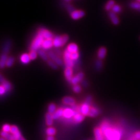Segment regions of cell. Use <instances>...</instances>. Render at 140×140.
Listing matches in <instances>:
<instances>
[{"label": "cell", "mask_w": 140, "mask_h": 140, "mask_svg": "<svg viewBox=\"0 0 140 140\" xmlns=\"http://www.w3.org/2000/svg\"><path fill=\"white\" fill-rule=\"evenodd\" d=\"M5 80V79L4 78L3 75H2V74H1V76H0V82H1V84L2 83H3V82H4Z\"/></svg>", "instance_id": "48"}, {"label": "cell", "mask_w": 140, "mask_h": 140, "mask_svg": "<svg viewBox=\"0 0 140 140\" xmlns=\"http://www.w3.org/2000/svg\"><path fill=\"white\" fill-rule=\"evenodd\" d=\"M1 137H4L7 140H15L13 135L9 134V132H5L4 131H1Z\"/></svg>", "instance_id": "28"}, {"label": "cell", "mask_w": 140, "mask_h": 140, "mask_svg": "<svg viewBox=\"0 0 140 140\" xmlns=\"http://www.w3.org/2000/svg\"><path fill=\"white\" fill-rule=\"evenodd\" d=\"M47 62V64H48V66L50 67L51 68H52V69L54 70H57L59 69V66L57 65L56 62H54L52 60H51L50 59Z\"/></svg>", "instance_id": "32"}, {"label": "cell", "mask_w": 140, "mask_h": 140, "mask_svg": "<svg viewBox=\"0 0 140 140\" xmlns=\"http://www.w3.org/2000/svg\"><path fill=\"white\" fill-rule=\"evenodd\" d=\"M11 126H10L8 124H4L2 127V131H4L5 132H9L11 131Z\"/></svg>", "instance_id": "39"}, {"label": "cell", "mask_w": 140, "mask_h": 140, "mask_svg": "<svg viewBox=\"0 0 140 140\" xmlns=\"http://www.w3.org/2000/svg\"><path fill=\"white\" fill-rule=\"evenodd\" d=\"M62 103L65 104L69 105V106H73L75 104V100L73 97L71 96H65L62 99Z\"/></svg>", "instance_id": "15"}, {"label": "cell", "mask_w": 140, "mask_h": 140, "mask_svg": "<svg viewBox=\"0 0 140 140\" xmlns=\"http://www.w3.org/2000/svg\"><path fill=\"white\" fill-rule=\"evenodd\" d=\"M85 13L82 10H75L72 14H70L71 18L73 20H78L84 17Z\"/></svg>", "instance_id": "7"}, {"label": "cell", "mask_w": 140, "mask_h": 140, "mask_svg": "<svg viewBox=\"0 0 140 140\" xmlns=\"http://www.w3.org/2000/svg\"><path fill=\"white\" fill-rule=\"evenodd\" d=\"M44 40V39L43 36H42L40 32L38 31L36 36L34 37V40L31 45V50H39L42 47V44L43 43Z\"/></svg>", "instance_id": "2"}, {"label": "cell", "mask_w": 140, "mask_h": 140, "mask_svg": "<svg viewBox=\"0 0 140 140\" xmlns=\"http://www.w3.org/2000/svg\"><path fill=\"white\" fill-rule=\"evenodd\" d=\"M69 52L74 53V52H78V46L77 44L74 43H71L68 45L66 49Z\"/></svg>", "instance_id": "23"}, {"label": "cell", "mask_w": 140, "mask_h": 140, "mask_svg": "<svg viewBox=\"0 0 140 140\" xmlns=\"http://www.w3.org/2000/svg\"><path fill=\"white\" fill-rule=\"evenodd\" d=\"M17 140H26V139H25V138H24V137H22V136H21V137H19V138Z\"/></svg>", "instance_id": "50"}, {"label": "cell", "mask_w": 140, "mask_h": 140, "mask_svg": "<svg viewBox=\"0 0 140 140\" xmlns=\"http://www.w3.org/2000/svg\"><path fill=\"white\" fill-rule=\"evenodd\" d=\"M91 106V105H90L88 103L84 102V103L82 104L81 107H80V112H81V113L83 114L84 116H88Z\"/></svg>", "instance_id": "10"}, {"label": "cell", "mask_w": 140, "mask_h": 140, "mask_svg": "<svg viewBox=\"0 0 140 140\" xmlns=\"http://www.w3.org/2000/svg\"><path fill=\"white\" fill-rule=\"evenodd\" d=\"M74 120L77 123H79V122H82L85 119V116L82 114L81 112L77 111L75 112V114L74 116Z\"/></svg>", "instance_id": "18"}, {"label": "cell", "mask_w": 140, "mask_h": 140, "mask_svg": "<svg viewBox=\"0 0 140 140\" xmlns=\"http://www.w3.org/2000/svg\"><path fill=\"white\" fill-rule=\"evenodd\" d=\"M115 4H115L114 0H109V1L106 2V4H105L104 9L106 10V11L110 12L112 11V8H113Z\"/></svg>", "instance_id": "26"}, {"label": "cell", "mask_w": 140, "mask_h": 140, "mask_svg": "<svg viewBox=\"0 0 140 140\" xmlns=\"http://www.w3.org/2000/svg\"><path fill=\"white\" fill-rule=\"evenodd\" d=\"M101 113V110L99 108L95 106H91L90 110L88 114V116L91 117H96Z\"/></svg>", "instance_id": "13"}, {"label": "cell", "mask_w": 140, "mask_h": 140, "mask_svg": "<svg viewBox=\"0 0 140 140\" xmlns=\"http://www.w3.org/2000/svg\"><path fill=\"white\" fill-rule=\"evenodd\" d=\"M14 136V138L15 140H17L20 137H21L22 136V134H21V132L20 131H18L17 132H16L15 134H12Z\"/></svg>", "instance_id": "43"}, {"label": "cell", "mask_w": 140, "mask_h": 140, "mask_svg": "<svg viewBox=\"0 0 140 140\" xmlns=\"http://www.w3.org/2000/svg\"><path fill=\"white\" fill-rule=\"evenodd\" d=\"M64 1H66V2H67V3H69V2H70L71 1V0H64Z\"/></svg>", "instance_id": "51"}, {"label": "cell", "mask_w": 140, "mask_h": 140, "mask_svg": "<svg viewBox=\"0 0 140 140\" xmlns=\"http://www.w3.org/2000/svg\"><path fill=\"white\" fill-rule=\"evenodd\" d=\"M37 53H38L39 57H40L44 61L47 62L50 60L48 52H46L44 50H39L37 51Z\"/></svg>", "instance_id": "21"}, {"label": "cell", "mask_w": 140, "mask_h": 140, "mask_svg": "<svg viewBox=\"0 0 140 140\" xmlns=\"http://www.w3.org/2000/svg\"><path fill=\"white\" fill-rule=\"evenodd\" d=\"M81 85L82 86L85 87H87L89 86V83L88 82H87L86 79H83L82 81L81 82Z\"/></svg>", "instance_id": "44"}, {"label": "cell", "mask_w": 140, "mask_h": 140, "mask_svg": "<svg viewBox=\"0 0 140 140\" xmlns=\"http://www.w3.org/2000/svg\"><path fill=\"white\" fill-rule=\"evenodd\" d=\"M1 85H2L3 86L5 87V88L7 92H9L12 89V85H11V84L10 83L9 81H7V80H5L3 83H2Z\"/></svg>", "instance_id": "31"}, {"label": "cell", "mask_w": 140, "mask_h": 140, "mask_svg": "<svg viewBox=\"0 0 140 140\" xmlns=\"http://www.w3.org/2000/svg\"><path fill=\"white\" fill-rule=\"evenodd\" d=\"M129 7L132 9L140 12V3L137 1H132L129 4Z\"/></svg>", "instance_id": "27"}, {"label": "cell", "mask_w": 140, "mask_h": 140, "mask_svg": "<svg viewBox=\"0 0 140 140\" xmlns=\"http://www.w3.org/2000/svg\"><path fill=\"white\" fill-rule=\"evenodd\" d=\"M29 54L30 57H31V60H35L37 58V54H38V53H37V51L31 50L30 51V52H29Z\"/></svg>", "instance_id": "38"}, {"label": "cell", "mask_w": 140, "mask_h": 140, "mask_svg": "<svg viewBox=\"0 0 140 140\" xmlns=\"http://www.w3.org/2000/svg\"><path fill=\"white\" fill-rule=\"evenodd\" d=\"M103 61H102V60H97L96 61L95 63V68L97 71H101L102 68H103Z\"/></svg>", "instance_id": "29"}, {"label": "cell", "mask_w": 140, "mask_h": 140, "mask_svg": "<svg viewBox=\"0 0 140 140\" xmlns=\"http://www.w3.org/2000/svg\"><path fill=\"white\" fill-rule=\"evenodd\" d=\"M84 78V74L82 72H80L79 73L77 74L76 75L74 76L73 78H72L71 81L70 82L71 84L73 85H75L78 84L79 82H81L82 80Z\"/></svg>", "instance_id": "6"}, {"label": "cell", "mask_w": 140, "mask_h": 140, "mask_svg": "<svg viewBox=\"0 0 140 140\" xmlns=\"http://www.w3.org/2000/svg\"><path fill=\"white\" fill-rule=\"evenodd\" d=\"M107 52V50L104 47H100L97 51V57L100 60H103L106 57Z\"/></svg>", "instance_id": "19"}, {"label": "cell", "mask_w": 140, "mask_h": 140, "mask_svg": "<svg viewBox=\"0 0 140 140\" xmlns=\"http://www.w3.org/2000/svg\"><path fill=\"white\" fill-rule=\"evenodd\" d=\"M8 54L2 53L1 55V58H0V68L3 69L6 67V62L8 60Z\"/></svg>", "instance_id": "20"}, {"label": "cell", "mask_w": 140, "mask_h": 140, "mask_svg": "<svg viewBox=\"0 0 140 140\" xmlns=\"http://www.w3.org/2000/svg\"><path fill=\"white\" fill-rule=\"evenodd\" d=\"M66 8L67 12H68L69 14H72L74 11H75V9L74 7L72 5L70 4L69 3L67 4L66 5Z\"/></svg>", "instance_id": "36"}, {"label": "cell", "mask_w": 140, "mask_h": 140, "mask_svg": "<svg viewBox=\"0 0 140 140\" xmlns=\"http://www.w3.org/2000/svg\"><path fill=\"white\" fill-rule=\"evenodd\" d=\"M72 91H73V92H75V93L79 94L82 91V87L78 84L75 85H73V87H72Z\"/></svg>", "instance_id": "37"}, {"label": "cell", "mask_w": 140, "mask_h": 140, "mask_svg": "<svg viewBox=\"0 0 140 140\" xmlns=\"http://www.w3.org/2000/svg\"><path fill=\"white\" fill-rule=\"evenodd\" d=\"M136 1H137V2H139V3H140V0H136Z\"/></svg>", "instance_id": "53"}, {"label": "cell", "mask_w": 140, "mask_h": 140, "mask_svg": "<svg viewBox=\"0 0 140 140\" xmlns=\"http://www.w3.org/2000/svg\"><path fill=\"white\" fill-rule=\"evenodd\" d=\"M46 132L48 136H53L56 133V130L54 127H49L46 129Z\"/></svg>", "instance_id": "30"}, {"label": "cell", "mask_w": 140, "mask_h": 140, "mask_svg": "<svg viewBox=\"0 0 140 140\" xmlns=\"http://www.w3.org/2000/svg\"><path fill=\"white\" fill-rule=\"evenodd\" d=\"M45 120H46V124L47 126H51L53 124V117L52 116V114L49 113V112L45 115Z\"/></svg>", "instance_id": "24"}, {"label": "cell", "mask_w": 140, "mask_h": 140, "mask_svg": "<svg viewBox=\"0 0 140 140\" xmlns=\"http://www.w3.org/2000/svg\"><path fill=\"white\" fill-rule=\"evenodd\" d=\"M79 57V54L78 52H74V53H71V59L73 60L74 61H77V60H78Z\"/></svg>", "instance_id": "40"}, {"label": "cell", "mask_w": 140, "mask_h": 140, "mask_svg": "<svg viewBox=\"0 0 140 140\" xmlns=\"http://www.w3.org/2000/svg\"><path fill=\"white\" fill-rule=\"evenodd\" d=\"M63 61L66 67L73 68L75 66V61L71 57V52H69L67 49L65 50V51H64Z\"/></svg>", "instance_id": "4"}, {"label": "cell", "mask_w": 140, "mask_h": 140, "mask_svg": "<svg viewBox=\"0 0 140 140\" xmlns=\"http://www.w3.org/2000/svg\"><path fill=\"white\" fill-rule=\"evenodd\" d=\"M47 52H48L50 59L56 62L59 66H62L63 65L64 61L60 58V57H59L58 55H57L54 51H49Z\"/></svg>", "instance_id": "5"}, {"label": "cell", "mask_w": 140, "mask_h": 140, "mask_svg": "<svg viewBox=\"0 0 140 140\" xmlns=\"http://www.w3.org/2000/svg\"><path fill=\"white\" fill-rule=\"evenodd\" d=\"M20 60L21 62L24 64H29L31 61V57L29 56V54L27 53L22 54L21 57H20Z\"/></svg>", "instance_id": "22"}, {"label": "cell", "mask_w": 140, "mask_h": 140, "mask_svg": "<svg viewBox=\"0 0 140 140\" xmlns=\"http://www.w3.org/2000/svg\"><path fill=\"white\" fill-rule=\"evenodd\" d=\"M75 114V111L71 108H66L64 109L63 116L66 119H70L74 117Z\"/></svg>", "instance_id": "17"}, {"label": "cell", "mask_w": 140, "mask_h": 140, "mask_svg": "<svg viewBox=\"0 0 140 140\" xmlns=\"http://www.w3.org/2000/svg\"><path fill=\"white\" fill-rule=\"evenodd\" d=\"M69 40V36L67 34H63L62 36L57 35L55 36L52 40H53V46L56 48L63 46Z\"/></svg>", "instance_id": "3"}, {"label": "cell", "mask_w": 140, "mask_h": 140, "mask_svg": "<svg viewBox=\"0 0 140 140\" xmlns=\"http://www.w3.org/2000/svg\"><path fill=\"white\" fill-rule=\"evenodd\" d=\"M92 102V96L91 95L87 96L86 97L85 100V102H86V103H88L90 105H91Z\"/></svg>", "instance_id": "42"}, {"label": "cell", "mask_w": 140, "mask_h": 140, "mask_svg": "<svg viewBox=\"0 0 140 140\" xmlns=\"http://www.w3.org/2000/svg\"><path fill=\"white\" fill-rule=\"evenodd\" d=\"M46 140H54L53 136H47Z\"/></svg>", "instance_id": "49"}, {"label": "cell", "mask_w": 140, "mask_h": 140, "mask_svg": "<svg viewBox=\"0 0 140 140\" xmlns=\"http://www.w3.org/2000/svg\"><path fill=\"white\" fill-rule=\"evenodd\" d=\"M63 112L64 110L62 109H57V110L54 112V113L52 114V116L53 117L54 120H57L60 118V117L63 116Z\"/></svg>", "instance_id": "25"}, {"label": "cell", "mask_w": 140, "mask_h": 140, "mask_svg": "<svg viewBox=\"0 0 140 140\" xmlns=\"http://www.w3.org/2000/svg\"><path fill=\"white\" fill-rule=\"evenodd\" d=\"M100 129L106 140H120L121 138V131L115 127H112L109 122H102Z\"/></svg>", "instance_id": "1"}, {"label": "cell", "mask_w": 140, "mask_h": 140, "mask_svg": "<svg viewBox=\"0 0 140 140\" xmlns=\"http://www.w3.org/2000/svg\"><path fill=\"white\" fill-rule=\"evenodd\" d=\"M112 11L115 14H119L121 11V7L119 4H115L112 9Z\"/></svg>", "instance_id": "35"}, {"label": "cell", "mask_w": 140, "mask_h": 140, "mask_svg": "<svg viewBox=\"0 0 140 140\" xmlns=\"http://www.w3.org/2000/svg\"><path fill=\"white\" fill-rule=\"evenodd\" d=\"M7 92L6 89L5 87L1 85V86H0V94H1V95H3L5 94Z\"/></svg>", "instance_id": "45"}, {"label": "cell", "mask_w": 140, "mask_h": 140, "mask_svg": "<svg viewBox=\"0 0 140 140\" xmlns=\"http://www.w3.org/2000/svg\"><path fill=\"white\" fill-rule=\"evenodd\" d=\"M135 137H136V139L140 140V131L137 132L135 134Z\"/></svg>", "instance_id": "47"}, {"label": "cell", "mask_w": 140, "mask_h": 140, "mask_svg": "<svg viewBox=\"0 0 140 140\" xmlns=\"http://www.w3.org/2000/svg\"><path fill=\"white\" fill-rule=\"evenodd\" d=\"M0 140H7L5 138H4V137H1V138H0Z\"/></svg>", "instance_id": "52"}, {"label": "cell", "mask_w": 140, "mask_h": 140, "mask_svg": "<svg viewBox=\"0 0 140 140\" xmlns=\"http://www.w3.org/2000/svg\"><path fill=\"white\" fill-rule=\"evenodd\" d=\"M109 16L111 22H112V24H113L114 25H118L120 23V20L116 14L114 13V12L112 11H110L109 12Z\"/></svg>", "instance_id": "12"}, {"label": "cell", "mask_w": 140, "mask_h": 140, "mask_svg": "<svg viewBox=\"0 0 140 140\" xmlns=\"http://www.w3.org/2000/svg\"><path fill=\"white\" fill-rule=\"evenodd\" d=\"M12 46V41L10 39H7L4 42L3 46H2V53L8 54L11 50Z\"/></svg>", "instance_id": "8"}, {"label": "cell", "mask_w": 140, "mask_h": 140, "mask_svg": "<svg viewBox=\"0 0 140 140\" xmlns=\"http://www.w3.org/2000/svg\"><path fill=\"white\" fill-rule=\"evenodd\" d=\"M38 31L39 32H40L41 34H42V36H43L44 39H52L54 37V34H52L50 31H49V30H47V29L41 28V29H40Z\"/></svg>", "instance_id": "9"}, {"label": "cell", "mask_w": 140, "mask_h": 140, "mask_svg": "<svg viewBox=\"0 0 140 140\" xmlns=\"http://www.w3.org/2000/svg\"><path fill=\"white\" fill-rule=\"evenodd\" d=\"M64 76L68 82H71L73 78V69L70 67H66L64 70Z\"/></svg>", "instance_id": "11"}, {"label": "cell", "mask_w": 140, "mask_h": 140, "mask_svg": "<svg viewBox=\"0 0 140 140\" xmlns=\"http://www.w3.org/2000/svg\"><path fill=\"white\" fill-rule=\"evenodd\" d=\"M52 39H44L43 43L42 44V48L44 50L51 49V47L53 46V40H52Z\"/></svg>", "instance_id": "16"}, {"label": "cell", "mask_w": 140, "mask_h": 140, "mask_svg": "<svg viewBox=\"0 0 140 140\" xmlns=\"http://www.w3.org/2000/svg\"><path fill=\"white\" fill-rule=\"evenodd\" d=\"M18 131H19V130L18 128V127L16 126H15V125H13V126H11V129L10 132H11L12 134H14Z\"/></svg>", "instance_id": "41"}, {"label": "cell", "mask_w": 140, "mask_h": 140, "mask_svg": "<svg viewBox=\"0 0 140 140\" xmlns=\"http://www.w3.org/2000/svg\"><path fill=\"white\" fill-rule=\"evenodd\" d=\"M15 62V58L12 56L8 57V60H7V62H6V67H8V68H10L12 66H13Z\"/></svg>", "instance_id": "33"}, {"label": "cell", "mask_w": 140, "mask_h": 140, "mask_svg": "<svg viewBox=\"0 0 140 140\" xmlns=\"http://www.w3.org/2000/svg\"><path fill=\"white\" fill-rule=\"evenodd\" d=\"M54 52L55 53H56L57 55H58V56H59V57H60V56H61V51L60 50L58 49H56V50H54Z\"/></svg>", "instance_id": "46"}, {"label": "cell", "mask_w": 140, "mask_h": 140, "mask_svg": "<svg viewBox=\"0 0 140 140\" xmlns=\"http://www.w3.org/2000/svg\"><path fill=\"white\" fill-rule=\"evenodd\" d=\"M56 110V105L54 103H50L48 106V112L51 114H53Z\"/></svg>", "instance_id": "34"}, {"label": "cell", "mask_w": 140, "mask_h": 140, "mask_svg": "<svg viewBox=\"0 0 140 140\" xmlns=\"http://www.w3.org/2000/svg\"><path fill=\"white\" fill-rule=\"evenodd\" d=\"M94 135L95 138L96 140H104V137L103 136V132H102L101 130L98 127H96L94 129Z\"/></svg>", "instance_id": "14"}]
</instances>
